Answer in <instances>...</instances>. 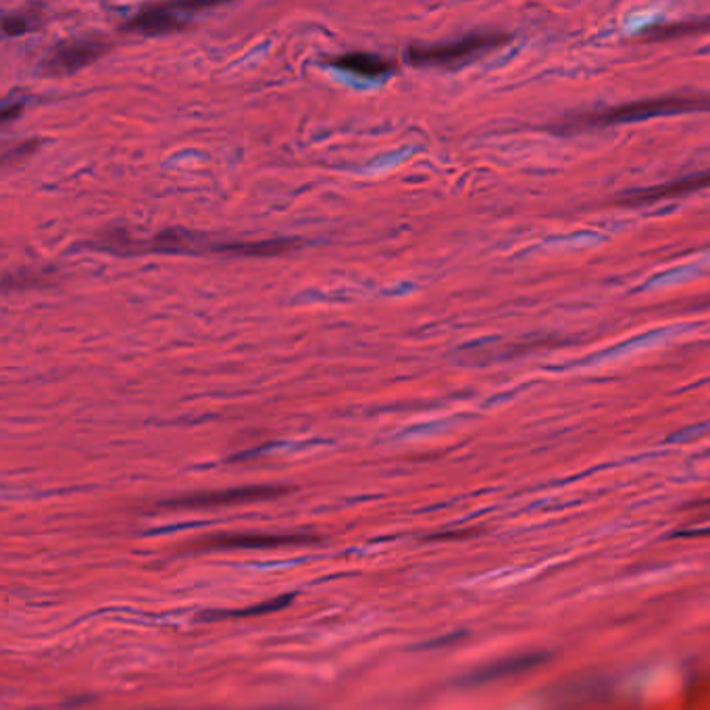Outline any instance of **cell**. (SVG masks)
<instances>
[{
    "instance_id": "6da1fadb",
    "label": "cell",
    "mask_w": 710,
    "mask_h": 710,
    "mask_svg": "<svg viewBox=\"0 0 710 710\" xmlns=\"http://www.w3.org/2000/svg\"><path fill=\"white\" fill-rule=\"evenodd\" d=\"M687 111H710V95H673L638 100L621 107H611L602 111H590L575 118H568L561 132L565 130H584V127H607L616 123H629L638 119L671 115V113H687Z\"/></svg>"
},
{
    "instance_id": "7a4b0ae2",
    "label": "cell",
    "mask_w": 710,
    "mask_h": 710,
    "mask_svg": "<svg viewBox=\"0 0 710 710\" xmlns=\"http://www.w3.org/2000/svg\"><path fill=\"white\" fill-rule=\"evenodd\" d=\"M506 34L497 32H477L472 36H465L454 42H440V45H413L406 50V59L413 65H452L458 61H465L481 50L498 47L506 42Z\"/></svg>"
},
{
    "instance_id": "3957f363",
    "label": "cell",
    "mask_w": 710,
    "mask_h": 710,
    "mask_svg": "<svg viewBox=\"0 0 710 710\" xmlns=\"http://www.w3.org/2000/svg\"><path fill=\"white\" fill-rule=\"evenodd\" d=\"M207 7L205 2H169V4H148L140 9L127 24L123 25V29L130 32H140V34H148V36H157V34H169L175 29L186 27V11H198Z\"/></svg>"
},
{
    "instance_id": "277c9868",
    "label": "cell",
    "mask_w": 710,
    "mask_h": 710,
    "mask_svg": "<svg viewBox=\"0 0 710 710\" xmlns=\"http://www.w3.org/2000/svg\"><path fill=\"white\" fill-rule=\"evenodd\" d=\"M109 50V42L98 36H88V38H77L63 42L59 47L52 48L42 63L45 72L50 75H65V73L77 72L86 65H90L98 57H102Z\"/></svg>"
},
{
    "instance_id": "5b68a950",
    "label": "cell",
    "mask_w": 710,
    "mask_h": 710,
    "mask_svg": "<svg viewBox=\"0 0 710 710\" xmlns=\"http://www.w3.org/2000/svg\"><path fill=\"white\" fill-rule=\"evenodd\" d=\"M710 186V171L709 173H698V175H689L684 180L677 182H669L663 184L661 188L639 189L634 194L625 196L627 205H641V203H657V200H664V198H673L680 194H687V192H696L700 188H709Z\"/></svg>"
},
{
    "instance_id": "8992f818",
    "label": "cell",
    "mask_w": 710,
    "mask_h": 710,
    "mask_svg": "<svg viewBox=\"0 0 710 710\" xmlns=\"http://www.w3.org/2000/svg\"><path fill=\"white\" fill-rule=\"evenodd\" d=\"M332 65L344 70V72L356 73L360 77H381L385 73L392 72V63L381 59L378 54H369V52H346L332 59Z\"/></svg>"
},
{
    "instance_id": "52a82bcc",
    "label": "cell",
    "mask_w": 710,
    "mask_h": 710,
    "mask_svg": "<svg viewBox=\"0 0 710 710\" xmlns=\"http://www.w3.org/2000/svg\"><path fill=\"white\" fill-rule=\"evenodd\" d=\"M702 32V29H710V20H696V22H684L680 25H654L648 32H654L657 38H669V36H684L687 32Z\"/></svg>"
},
{
    "instance_id": "ba28073f",
    "label": "cell",
    "mask_w": 710,
    "mask_h": 710,
    "mask_svg": "<svg viewBox=\"0 0 710 710\" xmlns=\"http://www.w3.org/2000/svg\"><path fill=\"white\" fill-rule=\"evenodd\" d=\"M34 13H13L2 20V29L7 36H22L27 29H32L36 20Z\"/></svg>"
}]
</instances>
